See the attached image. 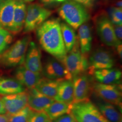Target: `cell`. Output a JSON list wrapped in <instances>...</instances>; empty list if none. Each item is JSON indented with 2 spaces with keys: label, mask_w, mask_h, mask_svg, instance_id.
Here are the masks:
<instances>
[{
  "label": "cell",
  "mask_w": 122,
  "mask_h": 122,
  "mask_svg": "<svg viewBox=\"0 0 122 122\" xmlns=\"http://www.w3.org/2000/svg\"><path fill=\"white\" fill-rule=\"evenodd\" d=\"M36 35L42 48L62 62L67 52L59 19L52 18L46 20L36 29Z\"/></svg>",
  "instance_id": "1"
},
{
  "label": "cell",
  "mask_w": 122,
  "mask_h": 122,
  "mask_svg": "<svg viewBox=\"0 0 122 122\" xmlns=\"http://www.w3.org/2000/svg\"><path fill=\"white\" fill-rule=\"evenodd\" d=\"M59 16L73 29L77 30L90 18L87 9L73 0H65L58 10Z\"/></svg>",
  "instance_id": "2"
},
{
  "label": "cell",
  "mask_w": 122,
  "mask_h": 122,
  "mask_svg": "<svg viewBox=\"0 0 122 122\" xmlns=\"http://www.w3.org/2000/svg\"><path fill=\"white\" fill-rule=\"evenodd\" d=\"M71 113L77 122H109L89 99L71 104Z\"/></svg>",
  "instance_id": "3"
},
{
  "label": "cell",
  "mask_w": 122,
  "mask_h": 122,
  "mask_svg": "<svg viewBox=\"0 0 122 122\" xmlns=\"http://www.w3.org/2000/svg\"><path fill=\"white\" fill-rule=\"evenodd\" d=\"M30 40V36H25L18 40L0 55V64L7 67L22 65L25 61V55Z\"/></svg>",
  "instance_id": "4"
},
{
  "label": "cell",
  "mask_w": 122,
  "mask_h": 122,
  "mask_svg": "<svg viewBox=\"0 0 122 122\" xmlns=\"http://www.w3.org/2000/svg\"><path fill=\"white\" fill-rule=\"evenodd\" d=\"M62 63L70 73L72 79L83 74L89 68V61L86 55L80 52L78 42H76V40L72 50L66 56Z\"/></svg>",
  "instance_id": "5"
},
{
  "label": "cell",
  "mask_w": 122,
  "mask_h": 122,
  "mask_svg": "<svg viewBox=\"0 0 122 122\" xmlns=\"http://www.w3.org/2000/svg\"><path fill=\"white\" fill-rule=\"evenodd\" d=\"M52 14V11L37 3L29 5L27 8L24 32L30 33L36 30Z\"/></svg>",
  "instance_id": "6"
},
{
  "label": "cell",
  "mask_w": 122,
  "mask_h": 122,
  "mask_svg": "<svg viewBox=\"0 0 122 122\" xmlns=\"http://www.w3.org/2000/svg\"><path fill=\"white\" fill-rule=\"evenodd\" d=\"M93 91L96 96L105 102L111 104L122 105L121 88L118 84H105L95 83L92 87Z\"/></svg>",
  "instance_id": "7"
},
{
  "label": "cell",
  "mask_w": 122,
  "mask_h": 122,
  "mask_svg": "<svg viewBox=\"0 0 122 122\" xmlns=\"http://www.w3.org/2000/svg\"><path fill=\"white\" fill-rule=\"evenodd\" d=\"M114 60L111 53L103 48L95 50L89 60V73L93 75L95 71L112 68Z\"/></svg>",
  "instance_id": "8"
},
{
  "label": "cell",
  "mask_w": 122,
  "mask_h": 122,
  "mask_svg": "<svg viewBox=\"0 0 122 122\" xmlns=\"http://www.w3.org/2000/svg\"><path fill=\"white\" fill-rule=\"evenodd\" d=\"M97 32L100 40L109 46H114L118 40L114 32L113 24L105 14H101L96 20Z\"/></svg>",
  "instance_id": "9"
},
{
  "label": "cell",
  "mask_w": 122,
  "mask_h": 122,
  "mask_svg": "<svg viewBox=\"0 0 122 122\" xmlns=\"http://www.w3.org/2000/svg\"><path fill=\"white\" fill-rule=\"evenodd\" d=\"M46 78L56 80H71L70 73L65 66L55 58L49 59L42 70Z\"/></svg>",
  "instance_id": "10"
},
{
  "label": "cell",
  "mask_w": 122,
  "mask_h": 122,
  "mask_svg": "<svg viewBox=\"0 0 122 122\" xmlns=\"http://www.w3.org/2000/svg\"><path fill=\"white\" fill-rule=\"evenodd\" d=\"M1 99L6 112L9 115L16 113L27 106V93L25 91L5 96Z\"/></svg>",
  "instance_id": "11"
},
{
  "label": "cell",
  "mask_w": 122,
  "mask_h": 122,
  "mask_svg": "<svg viewBox=\"0 0 122 122\" xmlns=\"http://www.w3.org/2000/svg\"><path fill=\"white\" fill-rule=\"evenodd\" d=\"M27 93L28 97L27 105L34 111H44L55 101L53 98L42 94L35 88L29 89Z\"/></svg>",
  "instance_id": "12"
},
{
  "label": "cell",
  "mask_w": 122,
  "mask_h": 122,
  "mask_svg": "<svg viewBox=\"0 0 122 122\" xmlns=\"http://www.w3.org/2000/svg\"><path fill=\"white\" fill-rule=\"evenodd\" d=\"M28 47L24 65L31 71L36 73H40L43 70L40 49L33 41L30 42Z\"/></svg>",
  "instance_id": "13"
},
{
  "label": "cell",
  "mask_w": 122,
  "mask_h": 122,
  "mask_svg": "<svg viewBox=\"0 0 122 122\" xmlns=\"http://www.w3.org/2000/svg\"><path fill=\"white\" fill-rule=\"evenodd\" d=\"M74 87V103L89 99L91 92V84L86 75H81L73 79Z\"/></svg>",
  "instance_id": "14"
},
{
  "label": "cell",
  "mask_w": 122,
  "mask_h": 122,
  "mask_svg": "<svg viewBox=\"0 0 122 122\" xmlns=\"http://www.w3.org/2000/svg\"><path fill=\"white\" fill-rule=\"evenodd\" d=\"M27 7L25 2L15 0L13 20L8 30L11 34L16 35L22 31L26 17Z\"/></svg>",
  "instance_id": "15"
},
{
  "label": "cell",
  "mask_w": 122,
  "mask_h": 122,
  "mask_svg": "<svg viewBox=\"0 0 122 122\" xmlns=\"http://www.w3.org/2000/svg\"><path fill=\"white\" fill-rule=\"evenodd\" d=\"M15 76L18 81L28 89L35 88L41 78L40 73L34 72L22 65L20 66L16 70Z\"/></svg>",
  "instance_id": "16"
},
{
  "label": "cell",
  "mask_w": 122,
  "mask_h": 122,
  "mask_svg": "<svg viewBox=\"0 0 122 122\" xmlns=\"http://www.w3.org/2000/svg\"><path fill=\"white\" fill-rule=\"evenodd\" d=\"M93 75L99 83L105 84H118L122 77L120 70L112 68L96 70Z\"/></svg>",
  "instance_id": "17"
},
{
  "label": "cell",
  "mask_w": 122,
  "mask_h": 122,
  "mask_svg": "<svg viewBox=\"0 0 122 122\" xmlns=\"http://www.w3.org/2000/svg\"><path fill=\"white\" fill-rule=\"evenodd\" d=\"M55 101L65 103L68 105L73 103L74 87L71 80H63L59 84Z\"/></svg>",
  "instance_id": "18"
},
{
  "label": "cell",
  "mask_w": 122,
  "mask_h": 122,
  "mask_svg": "<svg viewBox=\"0 0 122 122\" xmlns=\"http://www.w3.org/2000/svg\"><path fill=\"white\" fill-rule=\"evenodd\" d=\"M15 0H0V26L8 30L13 20Z\"/></svg>",
  "instance_id": "19"
},
{
  "label": "cell",
  "mask_w": 122,
  "mask_h": 122,
  "mask_svg": "<svg viewBox=\"0 0 122 122\" xmlns=\"http://www.w3.org/2000/svg\"><path fill=\"white\" fill-rule=\"evenodd\" d=\"M25 91L24 86L16 79L0 77V94L6 96Z\"/></svg>",
  "instance_id": "20"
},
{
  "label": "cell",
  "mask_w": 122,
  "mask_h": 122,
  "mask_svg": "<svg viewBox=\"0 0 122 122\" xmlns=\"http://www.w3.org/2000/svg\"><path fill=\"white\" fill-rule=\"evenodd\" d=\"M62 81L41 78L35 88L42 94L54 99L57 95L59 84Z\"/></svg>",
  "instance_id": "21"
},
{
  "label": "cell",
  "mask_w": 122,
  "mask_h": 122,
  "mask_svg": "<svg viewBox=\"0 0 122 122\" xmlns=\"http://www.w3.org/2000/svg\"><path fill=\"white\" fill-rule=\"evenodd\" d=\"M79 40L82 54L89 52L92 48V30L90 25L84 23L79 27L78 30Z\"/></svg>",
  "instance_id": "22"
},
{
  "label": "cell",
  "mask_w": 122,
  "mask_h": 122,
  "mask_svg": "<svg viewBox=\"0 0 122 122\" xmlns=\"http://www.w3.org/2000/svg\"><path fill=\"white\" fill-rule=\"evenodd\" d=\"M97 107L100 113L109 122H122L121 113L114 105L104 102L98 103Z\"/></svg>",
  "instance_id": "23"
},
{
  "label": "cell",
  "mask_w": 122,
  "mask_h": 122,
  "mask_svg": "<svg viewBox=\"0 0 122 122\" xmlns=\"http://www.w3.org/2000/svg\"><path fill=\"white\" fill-rule=\"evenodd\" d=\"M71 105L55 101L44 112L52 121L65 114L71 113Z\"/></svg>",
  "instance_id": "24"
},
{
  "label": "cell",
  "mask_w": 122,
  "mask_h": 122,
  "mask_svg": "<svg viewBox=\"0 0 122 122\" xmlns=\"http://www.w3.org/2000/svg\"><path fill=\"white\" fill-rule=\"evenodd\" d=\"M61 32L66 52H70L76 42V35L73 29L64 22L60 23Z\"/></svg>",
  "instance_id": "25"
},
{
  "label": "cell",
  "mask_w": 122,
  "mask_h": 122,
  "mask_svg": "<svg viewBox=\"0 0 122 122\" xmlns=\"http://www.w3.org/2000/svg\"><path fill=\"white\" fill-rule=\"evenodd\" d=\"M33 111V110L27 105L16 113L11 115L8 114L9 122H28Z\"/></svg>",
  "instance_id": "26"
},
{
  "label": "cell",
  "mask_w": 122,
  "mask_h": 122,
  "mask_svg": "<svg viewBox=\"0 0 122 122\" xmlns=\"http://www.w3.org/2000/svg\"><path fill=\"white\" fill-rule=\"evenodd\" d=\"M12 40V34L6 29L0 26V55L9 47Z\"/></svg>",
  "instance_id": "27"
},
{
  "label": "cell",
  "mask_w": 122,
  "mask_h": 122,
  "mask_svg": "<svg viewBox=\"0 0 122 122\" xmlns=\"http://www.w3.org/2000/svg\"><path fill=\"white\" fill-rule=\"evenodd\" d=\"M109 20L114 25H122V8L113 7L109 10Z\"/></svg>",
  "instance_id": "28"
},
{
  "label": "cell",
  "mask_w": 122,
  "mask_h": 122,
  "mask_svg": "<svg viewBox=\"0 0 122 122\" xmlns=\"http://www.w3.org/2000/svg\"><path fill=\"white\" fill-rule=\"evenodd\" d=\"M44 111L36 112L33 111L29 118L28 122H52Z\"/></svg>",
  "instance_id": "29"
},
{
  "label": "cell",
  "mask_w": 122,
  "mask_h": 122,
  "mask_svg": "<svg viewBox=\"0 0 122 122\" xmlns=\"http://www.w3.org/2000/svg\"><path fill=\"white\" fill-rule=\"evenodd\" d=\"M76 121L71 113L65 114L61 117L57 118L52 122H75Z\"/></svg>",
  "instance_id": "30"
},
{
  "label": "cell",
  "mask_w": 122,
  "mask_h": 122,
  "mask_svg": "<svg viewBox=\"0 0 122 122\" xmlns=\"http://www.w3.org/2000/svg\"><path fill=\"white\" fill-rule=\"evenodd\" d=\"M74 1L82 5L86 9H92L95 5L96 0H73Z\"/></svg>",
  "instance_id": "31"
},
{
  "label": "cell",
  "mask_w": 122,
  "mask_h": 122,
  "mask_svg": "<svg viewBox=\"0 0 122 122\" xmlns=\"http://www.w3.org/2000/svg\"><path fill=\"white\" fill-rule=\"evenodd\" d=\"M113 30L115 37L118 40L122 41V25H113Z\"/></svg>",
  "instance_id": "32"
},
{
  "label": "cell",
  "mask_w": 122,
  "mask_h": 122,
  "mask_svg": "<svg viewBox=\"0 0 122 122\" xmlns=\"http://www.w3.org/2000/svg\"><path fill=\"white\" fill-rule=\"evenodd\" d=\"M115 48L116 49L117 52H118V54L119 55V57L122 58V41L118 40V42L114 46Z\"/></svg>",
  "instance_id": "33"
},
{
  "label": "cell",
  "mask_w": 122,
  "mask_h": 122,
  "mask_svg": "<svg viewBox=\"0 0 122 122\" xmlns=\"http://www.w3.org/2000/svg\"><path fill=\"white\" fill-rule=\"evenodd\" d=\"M0 122H9V117L8 115L0 114Z\"/></svg>",
  "instance_id": "34"
},
{
  "label": "cell",
  "mask_w": 122,
  "mask_h": 122,
  "mask_svg": "<svg viewBox=\"0 0 122 122\" xmlns=\"http://www.w3.org/2000/svg\"><path fill=\"white\" fill-rule=\"evenodd\" d=\"M6 112L5 108L3 103L1 99L0 98V114H5Z\"/></svg>",
  "instance_id": "35"
},
{
  "label": "cell",
  "mask_w": 122,
  "mask_h": 122,
  "mask_svg": "<svg viewBox=\"0 0 122 122\" xmlns=\"http://www.w3.org/2000/svg\"><path fill=\"white\" fill-rule=\"evenodd\" d=\"M40 0L41 2L45 5L52 4L55 1H56L55 0Z\"/></svg>",
  "instance_id": "36"
},
{
  "label": "cell",
  "mask_w": 122,
  "mask_h": 122,
  "mask_svg": "<svg viewBox=\"0 0 122 122\" xmlns=\"http://www.w3.org/2000/svg\"><path fill=\"white\" fill-rule=\"evenodd\" d=\"M116 5L117 6V7L118 8H122V2L121 0H119L117 1L116 3Z\"/></svg>",
  "instance_id": "37"
},
{
  "label": "cell",
  "mask_w": 122,
  "mask_h": 122,
  "mask_svg": "<svg viewBox=\"0 0 122 122\" xmlns=\"http://www.w3.org/2000/svg\"><path fill=\"white\" fill-rule=\"evenodd\" d=\"M21 0L24 1V2H31V1H34L35 0Z\"/></svg>",
  "instance_id": "38"
},
{
  "label": "cell",
  "mask_w": 122,
  "mask_h": 122,
  "mask_svg": "<svg viewBox=\"0 0 122 122\" xmlns=\"http://www.w3.org/2000/svg\"><path fill=\"white\" fill-rule=\"evenodd\" d=\"M65 0H55L56 1H57V2H63Z\"/></svg>",
  "instance_id": "39"
},
{
  "label": "cell",
  "mask_w": 122,
  "mask_h": 122,
  "mask_svg": "<svg viewBox=\"0 0 122 122\" xmlns=\"http://www.w3.org/2000/svg\"></svg>",
  "instance_id": "40"
}]
</instances>
